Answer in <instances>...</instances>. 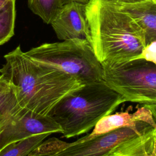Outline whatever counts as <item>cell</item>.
Masks as SVG:
<instances>
[{
  "mask_svg": "<svg viewBox=\"0 0 156 156\" xmlns=\"http://www.w3.org/2000/svg\"><path fill=\"white\" fill-rule=\"evenodd\" d=\"M0 76L12 88L22 107L48 115L64 96L84 85L74 77L33 60L20 45L4 55Z\"/></svg>",
  "mask_w": 156,
  "mask_h": 156,
  "instance_id": "1",
  "label": "cell"
},
{
  "mask_svg": "<svg viewBox=\"0 0 156 156\" xmlns=\"http://www.w3.org/2000/svg\"><path fill=\"white\" fill-rule=\"evenodd\" d=\"M85 13L90 43L101 64L140 57L146 46L142 30L118 4L105 0H89Z\"/></svg>",
  "mask_w": 156,
  "mask_h": 156,
  "instance_id": "2",
  "label": "cell"
},
{
  "mask_svg": "<svg viewBox=\"0 0 156 156\" xmlns=\"http://www.w3.org/2000/svg\"><path fill=\"white\" fill-rule=\"evenodd\" d=\"M124 102V98L102 79L69 93L48 115L60 126L63 136L68 138L87 132Z\"/></svg>",
  "mask_w": 156,
  "mask_h": 156,
  "instance_id": "3",
  "label": "cell"
},
{
  "mask_svg": "<svg viewBox=\"0 0 156 156\" xmlns=\"http://www.w3.org/2000/svg\"><path fill=\"white\" fill-rule=\"evenodd\" d=\"M25 54L33 60L74 77L83 85L102 79V65L91 43L86 40L44 43Z\"/></svg>",
  "mask_w": 156,
  "mask_h": 156,
  "instance_id": "4",
  "label": "cell"
},
{
  "mask_svg": "<svg viewBox=\"0 0 156 156\" xmlns=\"http://www.w3.org/2000/svg\"><path fill=\"white\" fill-rule=\"evenodd\" d=\"M0 150L32 135L62 133L60 126L48 115H41L20 105L10 84L0 76Z\"/></svg>",
  "mask_w": 156,
  "mask_h": 156,
  "instance_id": "5",
  "label": "cell"
},
{
  "mask_svg": "<svg viewBox=\"0 0 156 156\" xmlns=\"http://www.w3.org/2000/svg\"><path fill=\"white\" fill-rule=\"evenodd\" d=\"M102 79L126 101L156 102V65L143 58L102 63Z\"/></svg>",
  "mask_w": 156,
  "mask_h": 156,
  "instance_id": "6",
  "label": "cell"
},
{
  "mask_svg": "<svg viewBox=\"0 0 156 156\" xmlns=\"http://www.w3.org/2000/svg\"><path fill=\"white\" fill-rule=\"evenodd\" d=\"M153 127L146 122L136 126L117 129L88 139H82L69 144L51 156H110L124 142Z\"/></svg>",
  "mask_w": 156,
  "mask_h": 156,
  "instance_id": "7",
  "label": "cell"
},
{
  "mask_svg": "<svg viewBox=\"0 0 156 156\" xmlns=\"http://www.w3.org/2000/svg\"><path fill=\"white\" fill-rule=\"evenodd\" d=\"M85 5L71 2L60 6L51 23L58 39L63 41L82 40L90 43Z\"/></svg>",
  "mask_w": 156,
  "mask_h": 156,
  "instance_id": "8",
  "label": "cell"
},
{
  "mask_svg": "<svg viewBox=\"0 0 156 156\" xmlns=\"http://www.w3.org/2000/svg\"><path fill=\"white\" fill-rule=\"evenodd\" d=\"M141 122H146L156 128V122L150 109L144 105L133 113L127 110L123 112L110 114L101 119L94 127L92 132L82 139H88L117 129L136 126Z\"/></svg>",
  "mask_w": 156,
  "mask_h": 156,
  "instance_id": "9",
  "label": "cell"
},
{
  "mask_svg": "<svg viewBox=\"0 0 156 156\" xmlns=\"http://www.w3.org/2000/svg\"><path fill=\"white\" fill-rule=\"evenodd\" d=\"M142 30L146 45L156 41V1L147 0L136 4L119 5Z\"/></svg>",
  "mask_w": 156,
  "mask_h": 156,
  "instance_id": "10",
  "label": "cell"
},
{
  "mask_svg": "<svg viewBox=\"0 0 156 156\" xmlns=\"http://www.w3.org/2000/svg\"><path fill=\"white\" fill-rule=\"evenodd\" d=\"M110 156H156V128L124 142Z\"/></svg>",
  "mask_w": 156,
  "mask_h": 156,
  "instance_id": "11",
  "label": "cell"
},
{
  "mask_svg": "<svg viewBox=\"0 0 156 156\" xmlns=\"http://www.w3.org/2000/svg\"><path fill=\"white\" fill-rule=\"evenodd\" d=\"M50 135V133L36 134L11 143L0 150V156H27Z\"/></svg>",
  "mask_w": 156,
  "mask_h": 156,
  "instance_id": "12",
  "label": "cell"
},
{
  "mask_svg": "<svg viewBox=\"0 0 156 156\" xmlns=\"http://www.w3.org/2000/svg\"><path fill=\"white\" fill-rule=\"evenodd\" d=\"M15 17V0H9L0 9V45L7 42L14 35Z\"/></svg>",
  "mask_w": 156,
  "mask_h": 156,
  "instance_id": "13",
  "label": "cell"
},
{
  "mask_svg": "<svg viewBox=\"0 0 156 156\" xmlns=\"http://www.w3.org/2000/svg\"><path fill=\"white\" fill-rule=\"evenodd\" d=\"M28 7L46 24H51L60 7V0H27Z\"/></svg>",
  "mask_w": 156,
  "mask_h": 156,
  "instance_id": "14",
  "label": "cell"
},
{
  "mask_svg": "<svg viewBox=\"0 0 156 156\" xmlns=\"http://www.w3.org/2000/svg\"><path fill=\"white\" fill-rule=\"evenodd\" d=\"M69 143L62 141L57 138H52L40 144L34 149L27 156H51L66 147Z\"/></svg>",
  "mask_w": 156,
  "mask_h": 156,
  "instance_id": "15",
  "label": "cell"
},
{
  "mask_svg": "<svg viewBox=\"0 0 156 156\" xmlns=\"http://www.w3.org/2000/svg\"><path fill=\"white\" fill-rule=\"evenodd\" d=\"M138 58H143L156 65V41L146 44Z\"/></svg>",
  "mask_w": 156,
  "mask_h": 156,
  "instance_id": "16",
  "label": "cell"
},
{
  "mask_svg": "<svg viewBox=\"0 0 156 156\" xmlns=\"http://www.w3.org/2000/svg\"><path fill=\"white\" fill-rule=\"evenodd\" d=\"M107 1H109L116 4L119 5H126V4H136L143 1H145L147 0H105Z\"/></svg>",
  "mask_w": 156,
  "mask_h": 156,
  "instance_id": "17",
  "label": "cell"
},
{
  "mask_svg": "<svg viewBox=\"0 0 156 156\" xmlns=\"http://www.w3.org/2000/svg\"><path fill=\"white\" fill-rule=\"evenodd\" d=\"M88 1L89 0H60V6H62L71 2H80V3L86 4L88 2Z\"/></svg>",
  "mask_w": 156,
  "mask_h": 156,
  "instance_id": "18",
  "label": "cell"
},
{
  "mask_svg": "<svg viewBox=\"0 0 156 156\" xmlns=\"http://www.w3.org/2000/svg\"><path fill=\"white\" fill-rule=\"evenodd\" d=\"M146 107H147L152 112L153 118L156 122V104H144Z\"/></svg>",
  "mask_w": 156,
  "mask_h": 156,
  "instance_id": "19",
  "label": "cell"
},
{
  "mask_svg": "<svg viewBox=\"0 0 156 156\" xmlns=\"http://www.w3.org/2000/svg\"><path fill=\"white\" fill-rule=\"evenodd\" d=\"M9 0H0V9L2 8Z\"/></svg>",
  "mask_w": 156,
  "mask_h": 156,
  "instance_id": "20",
  "label": "cell"
},
{
  "mask_svg": "<svg viewBox=\"0 0 156 156\" xmlns=\"http://www.w3.org/2000/svg\"><path fill=\"white\" fill-rule=\"evenodd\" d=\"M2 125V119L0 118V132H1V129Z\"/></svg>",
  "mask_w": 156,
  "mask_h": 156,
  "instance_id": "21",
  "label": "cell"
},
{
  "mask_svg": "<svg viewBox=\"0 0 156 156\" xmlns=\"http://www.w3.org/2000/svg\"><path fill=\"white\" fill-rule=\"evenodd\" d=\"M156 104V102H155L154 104Z\"/></svg>",
  "mask_w": 156,
  "mask_h": 156,
  "instance_id": "22",
  "label": "cell"
},
{
  "mask_svg": "<svg viewBox=\"0 0 156 156\" xmlns=\"http://www.w3.org/2000/svg\"><path fill=\"white\" fill-rule=\"evenodd\" d=\"M155 1H156V0H155Z\"/></svg>",
  "mask_w": 156,
  "mask_h": 156,
  "instance_id": "23",
  "label": "cell"
}]
</instances>
